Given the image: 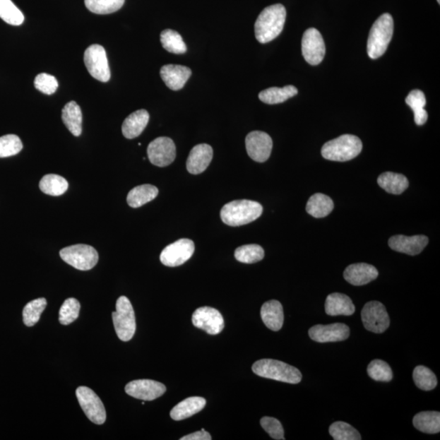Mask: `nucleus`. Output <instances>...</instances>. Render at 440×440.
I'll list each match as a JSON object with an SVG mask.
<instances>
[{
    "mask_svg": "<svg viewBox=\"0 0 440 440\" xmlns=\"http://www.w3.org/2000/svg\"><path fill=\"white\" fill-rule=\"evenodd\" d=\"M211 439L210 434L203 429L201 431L188 434L180 440H210Z\"/></svg>",
    "mask_w": 440,
    "mask_h": 440,
    "instance_id": "49530a36",
    "label": "nucleus"
},
{
    "mask_svg": "<svg viewBox=\"0 0 440 440\" xmlns=\"http://www.w3.org/2000/svg\"><path fill=\"white\" fill-rule=\"evenodd\" d=\"M413 426L423 433L437 434L440 432V413L439 412H421L413 417Z\"/></svg>",
    "mask_w": 440,
    "mask_h": 440,
    "instance_id": "7c9ffc66",
    "label": "nucleus"
},
{
    "mask_svg": "<svg viewBox=\"0 0 440 440\" xmlns=\"http://www.w3.org/2000/svg\"><path fill=\"white\" fill-rule=\"evenodd\" d=\"M61 119L67 129L74 136L82 134L83 114L81 108L76 102H71L62 109Z\"/></svg>",
    "mask_w": 440,
    "mask_h": 440,
    "instance_id": "a878e982",
    "label": "nucleus"
},
{
    "mask_svg": "<svg viewBox=\"0 0 440 440\" xmlns=\"http://www.w3.org/2000/svg\"><path fill=\"white\" fill-rule=\"evenodd\" d=\"M35 87L40 92L46 95L55 93L58 88V82L54 76L49 73L38 74L35 79Z\"/></svg>",
    "mask_w": 440,
    "mask_h": 440,
    "instance_id": "c03bdc74",
    "label": "nucleus"
},
{
    "mask_svg": "<svg viewBox=\"0 0 440 440\" xmlns=\"http://www.w3.org/2000/svg\"><path fill=\"white\" fill-rule=\"evenodd\" d=\"M23 148V142L18 136L6 135L0 137V158L18 155Z\"/></svg>",
    "mask_w": 440,
    "mask_h": 440,
    "instance_id": "37998d69",
    "label": "nucleus"
},
{
    "mask_svg": "<svg viewBox=\"0 0 440 440\" xmlns=\"http://www.w3.org/2000/svg\"><path fill=\"white\" fill-rule=\"evenodd\" d=\"M206 405V400L203 397H189L174 406L170 415L174 421L184 420L203 410Z\"/></svg>",
    "mask_w": 440,
    "mask_h": 440,
    "instance_id": "393cba45",
    "label": "nucleus"
},
{
    "mask_svg": "<svg viewBox=\"0 0 440 440\" xmlns=\"http://www.w3.org/2000/svg\"><path fill=\"white\" fill-rule=\"evenodd\" d=\"M60 256L71 266L81 271L91 270L98 263L99 256L97 250L91 246L78 244L62 249Z\"/></svg>",
    "mask_w": 440,
    "mask_h": 440,
    "instance_id": "0eeeda50",
    "label": "nucleus"
},
{
    "mask_svg": "<svg viewBox=\"0 0 440 440\" xmlns=\"http://www.w3.org/2000/svg\"><path fill=\"white\" fill-rule=\"evenodd\" d=\"M286 19V10L283 4H274L263 10L259 14L254 33L261 44L271 42L282 33Z\"/></svg>",
    "mask_w": 440,
    "mask_h": 440,
    "instance_id": "f257e3e1",
    "label": "nucleus"
},
{
    "mask_svg": "<svg viewBox=\"0 0 440 440\" xmlns=\"http://www.w3.org/2000/svg\"><path fill=\"white\" fill-rule=\"evenodd\" d=\"M428 242L429 238L423 235L412 237L396 235L390 238L388 244L393 251L409 254V256H417L426 248Z\"/></svg>",
    "mask_w": 440,
    "mask_h": 440,
    "instance_id": "a211bd4d",
    "label": "nucleus"
},
{
    "mask_svg": "<svg viewBox=\"0 0 440 440\" xmlns=\"http://www.w3.org/2000/svg\"><path fill=\"white\" fill-rule=\"evenodd\" d=\"M331 436L335 440H360L362 436L357 429L350 424L336 422L330 427Z\"/></svg>",
    "mask_w": 440,
    "mask_h": 440,
    "instance_id": "ea45409f",
    "label": "nucleus"
},
{
    "mask_svg": "<svg viewBox=\"0 0 440 440\" xmlns=\"http://www.w3.org/2000/svg\"><path fill=\"white\" fill-rule=\"evenodd\" d=\"M81 304L73 298L68 299L62 304L59 312V321L61 325L68 326L77 320L81 311Z\"/></svg>",
    "mask_w": 440,
    "mask_h": 440,
    "instance_id": "79ce46f5",
    "label": "nucleus"
},
{
    "mask_svg": "<svg viewBox=\"0 0 440 440\" xmlns=\"http://www.w3.org/2000/svg\"><path fill=\"white\" fill-rule=\"evenodd\" d=\"M412 378L417 388L422 391H432L436 388L438 383L436 374L430 369L422 365L415 368Z\"/></svg>",
    "mask_w": 440,
    "mask_h": 440,
    "instance_id": "f704fd0d",
    "label": "nucleus"
},
{
    "mask_svg": "<svg viewBox=\"0 0 440 440\" xmlns=\"http://www.w3.org/2000/svg\"><path fill=\"white\" fill-rule=\"evenodd\" d=\"M237 261L244 263H254L261 261L264 258L263 249L256 244L238 247L235 251Z\"/></svg>",
    "mask_w": 440,
    "mask_h": 440,
    "instance_id": "58836bf2",
    "label": "nucleus"
},
{
    "mask_svg": "<svg viewBox=\"0 0 440 440\" xmlns=\"http://www.w3.org/2000/svg\"><path fill=\"white\" fill-rule=\"evenodd\" d=\"M378 184L386 192L400 195L409 187V180L401 174L385 172L378 179Z\"/></svg>",
    "mask_w": 440,
    "mask_h": 440,
    "instance_id": "c85d7f7f",
    "label": "nucleus"
},
{
    "mask_svg": "<svg viewBox=\"0 0 440 440\" xmlns=\"http://www.w3.org/2000/svg\"><path fill=\"white\" fill-rule=\"evenodd\" d=\"M367 372L369 377L378 381H390L393 379L390 365L381 359H374L369 364Z\"/></svg>",
    "mask_w": 440,
    "mask_h": 440,
    "instance_id": "a19ab883",
    "label": "nucleus"
},
{
    "mask_svg": "<svg viewBox=\"0 0 440 440\" xmlns=\"http://www.w3.org/2000/svg\"><path fill=\"white\" fill-rule=\"evenodd\" d=\"M365 328L375 333H384L390 326V317L385 306L378 301L369 302L362 311Z\"/></svg>",
    "mask_w": 440,
    "mask_h": 440,
    "instance_id": "9d476101",
    "label": "nucleus"
},
{
    "mask_svg": "<svg viewBox=\"0 0 440 440\" xmlns=\"http://www.w3.org/2000/svg\"><path fill=\"white\" fill-rule=\"evenodd\" d=\"M362 142L353 135H343L326 143L321 155L327 160L347 162L357 157L362 151Z\"/></svg>",
    "mask_w": 440,
    "mask_h": 440,
    "instance_id": "39448f33",
    "label": "nucleus"
},
{
    "mask_svg": "<svg viewBox=\"0 0 440 440\" xmlns=\"http://www.w3.org/2000/svg\"><path fill=\"white\" fill-rule=\"evenodd\" d=\"M68 188L67 180L55 174H46L40 183L42 192L51 196H61L66 192Z\"/></svg>",
    "mask_w": 440,
    "mask_h": 440,
    "instance_id": "473e14b6",
    "label": "nucleus"
},
{
    "mask_svg": "<svg viewBox=\"0 0 440 440\" xmlns=\"http://www.w3.org/2000/svg\"><path fill=\"white\" fill-rule=\"evenodd\" d=\"M0 18L12 25H20L25 20L24 15L12 0H0Z\"/></svg>",
    "mask_w": 440,
    "mask_h": 440,
    "instance_id": "4c0bfd02",
    "label": "nucleus"
},
{
    "mask_svg": "<svg viewBox=\"0 0 440 440\" xmlns=\"http://www.w3.org/2000/svg\"><path fill=\"white\" fill-rule=\"evenodd\" d=\"M437 1H438V3H439V4H440V0H437Z\"/></svg>",
    "mask_w": 440,
    "mask_h": 440,
    "instance_id": "de8ad7c7",
    "label": "nucleus"
},
{
    "mask_svg": "<svg viewBox=\"0 0 440 440\" xmlns=\"http://www.w3.org/2000/svg\"><path fill=\"white\" fill-rule=\"evenodd\" d=\"M195 251L194 242L183 238L170 244L161 253L160 261L167 267H178L186 263L193 256Z\"/></svg>",
    "mask_w": 440,
    "mask_h": 440,
    "instance_id": "f8f14e48",
    "label": "nucleus"
},
{
    "mask_svg": "<svg viewBox=\"0 0 440 440\" xmlns=\"http://www.w3.org/2000/svg\"><path fill=\"white\" fill-rule=\"evenodd\" d=\"M405 102L415 113V120L417 126H422L427 123L428 114L425 109L427 100L425 94L421 90H413L408 95Z\"/></svg>",
    "mask_w": 440,
    "mask_h": 440,
    "instance_id": "2f4dec72",
    "label": "nucleus"
},
{
    "mask_svg": "<svg viewBox=\"0 0 440 440\" xmlns=\"http://www.w3.org/2000/svg\"><path fill=\"white\" fill-rule=\"evenodd\" d=\"M161 42L164 49L174 54H184L187 52L186 44L182 35L173 30L167 29L162 32Z\"/></svg>",
    "mask_w": 440,
    "mask_h": 440,
    "instance_id": "72a5a7b5",
    "label": "nucleus"
},
{
    "mask_svg": "<svg viewBox=\"0 0 440 440\" xmlns=\"http://www.w3.org/2000/svg\"><path fill=\"white\" fill-rule=\"evenodd\" d=\"M298 94V89L292 85L284 88H269L258 94L262 102L268 105H277L286 102Z\"/></svg>",
    "mask_w": 440,
    "mask_h": 440,
    "instance_id": "c756f323",
    "label": "nucleus"
},
{
    "mask_svg": "<svg viewBox=\"0 0 440 440\" xmlns=\"http://www.w3.org/2000/svg\"><path fill=\"white\" fill-rule=\"evenodd\" d=\"M394 21L391 15L384 13L371 28L368 39L367 52L371 59H378L388 49L393 35Z\"/></svg>",
    "mask_w": 440,
    "mask_h": 440,
    "instance_id": "20e7f679",
    "label": "nucleus"
},
{
    "mask_svg": "<svg viewBox=\"0 0 440 440\" xmlns=\"http://www.w3.org/2000/svg\"><path fill=\"white\" fill-rule=\"evenodd\" d=\"M157 194L158 189L153 185H140V186L135 187L130 191L126 198L127 204L132 208H141V206L155 199Z\"/></svg>",
    "mask_w": 440,
    "mask_h": 440,
    "instance_id": "bb28decb",
    "label": "nucleus"
},
{
    "mask_svg": "<svg viewBox=\"0 0 440 440\" xmlns=\"http://www.w3.org/2000/svg\"><path fill=\"white\" fill-rule=\"evenodd\" d=\"M302 52L304 59L311 66H317L324 59L326 45L319 31L315 28L307 29L302 40Z\"/></svg>",
    "mask_w": 440,
    "mask_h": 440,
    "instance_id": "ddd939ff",
    "label": "nucleus"
},
{
    "mask_svg": "<svg viewBox=\"0 0 440 440\" xmlns=\"http://www.w3.org/2000/svg\"><path fill=\"white\" fill-rule=\"evenodd\" d=\"M47 307L44 298L37 299L30 302L23 309V321L26 326H34L40 319L42 311Z\"/></svg>",
    "mask_w": 440,
    "mask_h": 440,
    "instance_id": "e433bc0d",
    "label": "nucleus"
},
{
    "mask_svg": "<svg viewBox=\"0 0 440 440\" xmlns=\"http://www.w3.org/2000/svg\"><path fill=\"white\" fill-rule=\"evenodd\" d=\"M252 370L259 377L283 383L298 384L302 381V374L298 369L273 359L258 360L253 364Z\"/></svg>",
    "mask_w": 440,
    "mask_h": 440,
    "instance_id": "7ed1b4c3",
    "label": "nucleus"
},
{
    "mask_svg": "<svg viewBox=\"0 0 440 440\" xmlns=\"http://www.w3.org/2000/svg\"><path fill=\"white\" fill-rule=\"evenodd\" d=\"M213 158V150L209 145L201 144L194 146L187 159L188 172L198 174L206 171Z\"/></svg>",
    "mask_w": 440,
    "mask_h": 440,
    "instance_id": "6ab92c4d",
    "label": "nucleus"
},
{
    "mask_svg": "<svg viewBox=\"0 0 440 440\" xmlns=\"http://www.w3.org/2000/svg\"><path fill=\"white\" fill-rule=\"evenodd\" d=\"M84 63L91 76L97 81L106 83L110 79L107 55L102 45L93 44L84 53Z\"/></svg>",
    "mask_w": 440,
    "mask_h": 440,
    "instance_id": "6e6552de",
    "label": "nucleus"
},
{
    "mask_svg": "<svg viewBox=\"0 0 440 440\" xmlns=\"http://www.w3.org/2000/svg\"><path fill=\"white\" fill-rule=\"evenodd\" d=\"M326 312L328 316H352L355 306L351 299L346 295L333 293L328 295L326 300Z\"/></svg>",
    "mask_w": 440,
    "mask_h": 440,
    "instance_id": "b1692460",
    "label": "nucleus"
},
{
    "mask_svg": "<svg viewBox=\"0 0 440 440\" xmlns=\"http://www.w3.org/2000/svg\"><path fill=\"white\" fill-rule=\"evenodd\" d=\"M126 393L138 400H155L165 393L167 388L158 381L141 379L131 381L126 386Z\"/></svg>",
    "mask_w": 440,
    "mask_h": 440,
    "instance_id": "dca6fc26",
    "label": "nucleus"
},
{
    "mask_svg": "<svg viewBox=\"0 0 440 440\" xmlns=\"http://www.w3.org/2000/svg\"><path fill=\"white\" fill-rule=\"evenodd\" d=\"M192 74L190 69L184 66L166 65L162 67L160 76L168 88L179 91L184 87Z\"/></svg>",
    "mask_w": 440,
    "mask_h": 440,
    "instance_id": "412c9836",
    "label": "nucleus"
},
{
    "mask_svg": "<svg viewBox=\"0 0 440 440\" xmlns=\"http://www.w3.org/2000/svg\"><path fill=\"white\" fill-rule=\"evenodd\" d=\"M263 213V206L257 201L237 200L224 206L220 217L225 225L237 227L250 224Z\"/></svg>",
    "mask_w": 440,
    "mask_h": 440,
    "instance_id": "f03ea898",
    "label": "nucleus"
},
{
    "mask_svg": "<svg viewBox=\"0 0 440 440\" xmlns=\"http://www.w3.org/2000/svg\"><path fill=\"white\" fill-rule=\"evenodd\" d=\"M150 120V114L145 109H140L130 114L121 126V131L126 139H134L145 129Z\"/></svg>",
    "mask_w": 440,
    "mask_h": 440,
    "instance_id": "5701e85b",
    "label": "nucleus"
},
{
    "mask_svg": "<svg viewBox=\"0 0 440 440\" xmlns=\"http://www.w3.org/2000/svg\"><path fill=\"white\" fill-rule=\"evenodd\" d=\"M347 283L356 286L367 285L379 277V271L373 265L355 263L350 265L343 273Z\"/></svg>",
    "mask_w": 440,
    "mask_h": 440,
    "instance_id": "aec40b11",
    "label": "nucleus"
},
{
    "mask_svg": "<svg viewBox=\"0 0 440 440\" xmlns=\"http://www.w3.org/2000/svg\"><path fill=\"white\" fill-rule=\"evenodd\" d=\"M333 206L335 205L330 197L323 194H316L307 201L306 210L315 218H324L331 213Z\"/></svg>",
    "mask_w": 440,
    "mask_h": 440,
    "instance_id": "cd10ccee",
    "label": "nucleus"
},
{
    "mask_svg": "<svg viewBox=\"0 0 440 440\" xmlns=\"http://www.w3.org/2000/svg\"><path fill=\"white\" fill-rule=\"evenodd\" d=\"M273 145L272 138L263 131H252L246 138L248 155L257 162H264L268 160L271 155Z\"/></svg>",
    "mask_w": 440,
    "mask_h": 440,
    "instance_id": "2eb2a0df",
    "label": "nucleus"
},
{
    "mask_svg": "<svg viewBox=\"0 0 440 440\" xmlns=\"http://www.w3.org/2000/svg\"><path fill=\"white\" fill-rule=\"evenodd\" d=\"M125 0H85L87 8L95 14H110L124 6Z\"/></svg>",
    "mask_w": 440,
    "mask_h": 440,
    "instance_id": "c9c22d12",
    "label": "nucleus"
},
{
    "mask_svg": "<svg viewBox=\"0 0 440 440\" xmlns=\"http://www.w3.org/2000/svg\"><path fill=\"white\" fill-rule=\"evenodd\" d=\"M349 336V327L342 323L327 326L316 325L309 330V337L312 340L321 343L344 341Z\"/></svg>",
    "mask_w": 440,
    "mask_h": 440,
    "instance_id": "f3484780",
    "label": "nucleus"
},
{
    "mask_svg": "<svg viewBox=\"0 0 440 440\" xmlns=\"http://www.w3.org/2000/svg\"><path fill=\"white\" fill-rule=\"evenodd\" d=\"M112 316L117 335L121 341H130L135 335L136 324L133 307L126 297L121 296L117 300Z\"/></svg>",
    "mask_w": 440,
    "mask_h": 440,
    "instance_id": "423d86ee",
    "label": "nucleus"
},
{
    "mask_svg": "<svg viewBox=\"0 0 440 440\" xmlns=\"http://www.w3.org/2000/svg\"><path fill=\"white\" fill-rule=\"evenodd\" d=\"M148 160L153 165L164 167L172 164L177 157V148L171 138L158 137L147 148Z\"/></svg>",
    "mask_w": 440,
    "mask_h": 440,
    "instance_id": "9b49d317",
    "label": "nucleus"
},
{
    "mask_svg": "<svg viewBox=\"0 0 440 440\" xmlns=\"http://www.w3.org/2000/svg\"><path fill=\"white\" fill-rule=\"evenodd\" d=\"M192 321L195 327L212 335H218L225 328L224 318L220 312L210 307H203L196 310Z\"/></svg>",
    "mask_w": 440,
    "mask_h": 440,
    "instance_id": "4468645a",
    "label": "nucleus"
},
{
    "mask_svg": "<svg viewBox=\"0 0 440 440\" xmlns=\"http://www.w3.org/2000/svg\"><path fill=\"white\" fill-rule=\"evenodd\" d=\"M261 315L264 325L277 332L283 326L284 311L282 304L278 300H270L262 306Z\"/></svg>",
    "mask_w": 440,
    "mask_h": 440,
    "instance_id": "4be33fe9",
    "label": "nucleus"
},
{
    "mask_svg": "<svg viewBox=\"0 0 440 440\" xmlns=\"http://www.w3.org/2000/svg\"><path fill=\"white\" fill-rule=\"evenodd\" d=\"M261 427L270 436L274 439H285L284 429L278 420L274 417H264L261 420Z\"/></svg>",
    "mask_w": 440,
    "mask_h": 440,
    "instance_id": "a18cd8bd",
    "label": "nucleus"
},
{
    "mask_svg": "<svg viewBox=\"0 0 440 440\" xmlns=\"http://www.w3.org/2000/svg\"><path fill=\"white\" fill-rule=\"evenodd\" d=\"M76 396L79 405L88 420L97 425H102L106 420V412L99 396L87 386H79Z\"/></svg>",
    "mask_w": 440,
    "mask_h": 440,
    "instance_id": "1a4fd4ad",
    "label": "nucleus"
}]
</instances>
